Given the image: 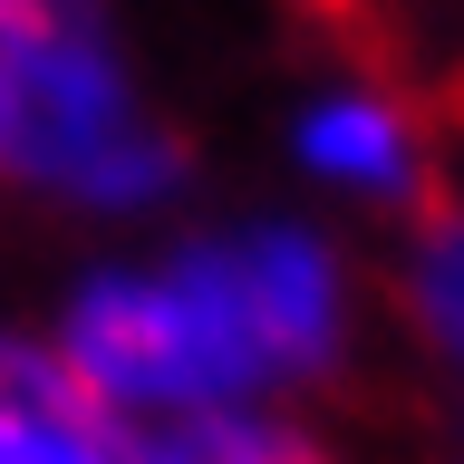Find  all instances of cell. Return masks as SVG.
I'll return each mask as SVG.
<instances>
[{
    "instance_id": "3957f363",
    "label": "cell",
    "mask_w": 464,
    "mask_h": 464,
    "mask_svg": "<svg viewBox=\"0 0 464 464\" xmlns=\"http://www.w3.org/2000/svg\"><path fill=\"white\" fill-rule=\"evenodd\" d=\"M0 464H136L49 348H0Z\"/></svg>"
},
{
    "instance_id": "7a4b0ae2",
    "label": "cell",
    "mask_w": 464,
    "mask_h": 464,
    "mask_svg": "<svg viewBox=\"0 0 464 464\" xmlns=\"http://www.w3.org/2000/svg\"><path fill=\"white\" fill-rule=\"evenodd\" d=\"M0 174L107 213L155 203L174 174L126 58L78 0H0Z\"/></svg>"
},
{
    "instance_id": "277c9868",
    "label": "cell",
    "mask_w": 464,
    "mask_h": 464,
    "mask_svg": "<svg viewBox=\"0 0 464 464\" xmlns=\"http://www.w3.org/2000/svg\"><path fill=\"white\" fill-rule=\"evenodd\" d=\"M300 165L339 194H406L416 184V126H406L397 97L329 87V97L300 107Z\"/></svg>"
},
{
    "instance_id": "6da1fadb",
    "label": "cell",
    "mask_w": 464,
    "mask_h": 464,
    "mask_svg": "<svg viewBox=\"0 0 464 464\" xmlns=\"http://www.w3.org/2000/svg\"><path fill=\"white\" fill-rule=\"evenodd\" d=\"M348 339V281L319 232H213L165 271H97L49 348L97 416H213L281 377H319Z\"/></svg>"
},
{
    "instance_id": "8992f818",
    "label": "cell",
    "mask_w": 464,
    "mask_h": 464,
    "mask_svg": "<svg viewBox=\"0 0 464 464\" xmlns=\"http://www.w3.org/2000/svg\"><path fill=\"white\" fill-rule=\"evenodd\" d=\"M406 300H416V319L464 358V213H445V223L416 242V281H406Z\"/></svg>"
},
{
    "instance_id": "5b68a950",
    "label": "cell",
    "mask_w": 464,
    "mask_h": 464,
    "mask_svg": "<svg viewBox=\"0 0 464 464\" xmlns=\"http://www.w3.org/2000/svg\"><path fill=\"white\" fill-rule=\"evenodd\" d=\"M136 464H319L310 435H290L281 416H242V406H213V416H184L155 445H136Z\"/></svg>"
}]
</instances>
